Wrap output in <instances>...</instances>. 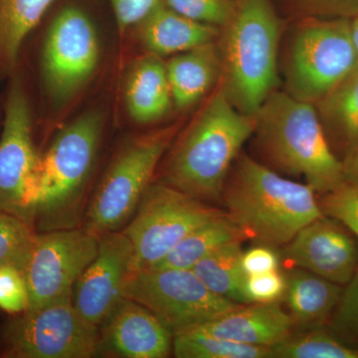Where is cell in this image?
I'll return each instance as SVG.
<instances>
[{"instance_id":"obj_1","label":"cell","mask_w":358,"mask_h":358,"mask_svg":"<svg viewBox=\"0 0 358 358\" xmlns=\"http://www.w3.org/2000/svg\"><path fill=\"white\" fill-rule=\"evenodd\" d=\"M255 131V117L238 110L220 85L178 138L164 183L207 203L221 201L226 178Z\"/></svg>"},{"instance_id":"obj_2","label":"cell","mask_w":358,"mask_h":358,"mask_svg":"<svg viewBox=\"0 0 358 358\" xmlns=\"http://www.w3.org/2000/svg\"><path fill=\"white\" fill-rule=\"evenodd\" d=\"M317 195L307 183L289 180L240 152L226 178L222 201L250 240L278 249L324 215Z\"/></svg>"},{"instance_id":"obj_3","label":"cell","mask_w":358,"mask_h":358,"mask_svg":"<svg viewBox=\"0 0 358 358\" xmlns=\"http://www.w3.org/2000/svg\"><path fill=\"white\" fill-rule=\"evenodd\" d=\"M219 29V85L238 110L255 115L280 85L278 7L274 0H233L229 18Z\"/></svg>"},{"instance_id":"obj_4","label":"cell","mask_w":358,"mask_h":358,"mask_svg":"<svg viewBox=\"0 0 358 358\" xmlns=\"http://www.w3.org/2000/svg\"><path fill=\"white\" fill-rule=\"evenodd\" d=\"M254 117L257 145L268 167L303 178L319 195L345 182L341 160L329 145L313 103L277 90Z\"/></svg>"},{"instance_id":"obj_5","label":"cell","mask_w":358,"mask_h":358,"mask_svg":"<svg viewBox=\"0 0 358 358\" xmlns=\"http://www.w3.org/2000/svg\"><path fill=\"white\" fill-rule=\"evenodd\" d=\"M357 65L350 20L300 17L282 66L284 91L315 105Z\"/></svg>"},{"instance_id":"obj_6","label":"cell","mask_w":358,"mask_h":358,"mask_svg":"<svg viewBox=\"0 0 358 358\" xmlns=\"http://www.w3.org/2000/svg\"><path fill=\"white\" fill-rule=\"evenodd\" d=\"M103 131L100 113L80 115L39 157L34 182V217L53 222L69 213L86 183Z\"/></svg>"},{"instance_id":"obj_7","label":"cell","mask_w":358,"mask_h":358,"mask_svg":"<svg viewBox=\"0 0 358 358\" xmlns=\"http://www.w3.org/2000/svg\"><path fill=\"white\" fill-rule=\"evenodd\" d=\"M226 211L166 185H150L124 234L133 271L155 267L190 232Z\"/></svg>"},{"instance_id":"obj_8","label":"cell","mask_w":358,"mask_h":358,"mask_svg":"<svg viewBox=\"0 0 358 358\" xmlns=\"http://www.w3.org/2000/svg\"><path fill=\"white\" fill-rule=\"evenodd\" d=\"M100 350L99 327L87 322L68 298L10 320L0 353L9 358H90Z\"/></svg>"},{"instance_id":"obj_9","label":"cell","mask_w":358,"mask_h":358,"mask_svg":"<svg viewBox=\"0 0 358 358\" xmlns=\"http://www.w3.org/2000/svg\"><path fill=\"white\" fill-rule=\"evenodd\" d=\"M124 298L147 308L173 336L239 306L212 293L188 268L131 271Z\"/></svg>"},{"instance_id":"obj_10","label":"cell","mask_w":358,"mask_h":358,"mask_svg":"<svg viewBox=\"0 0 358 358\" xmlns=\"http://www.w3.org/2000/svg\"><path fill=\"white\" fill-rule=\"evenodd\" d=\"M176 131L164 129L122 148L90 204L85 229L100 236L115 232L134 215Z\"/></svg>"},{"instance_id":"obj_11","label":"cell","mask_w":358,"mask_h":358,"mask_svg":"<svg viewBox=\"0 0 358 358\" xmlns=\"http://www.w3.org/2000/svg\"><path fill=\"white\" fill-rule=\"evenodd\" d=\"M100 236L87 229L35 235L24 274L29 294L26 310L72 298L80 275L98 253Z\"/></svg>"},{"instance_id":"obj_12","label":"cell","mask_w":358,"mask_h":358,"mask_svg":"<svg viewBox=\"0 0 358 358\" xmlns=\"http://www.w3.org/2000/svg\"><path fill=\"white\" fill-rule=\"evenodd\" d=\"M100 59V41L93 21L76 6H68L52 21L42 54L47 92L62 103L93 76Z\"/></svg>"},{"instance_id":"obj_13","label":"cell","mask_w":358,"mask_h":358,"mask_svg":"<svg viewBox=\"0 0 358 358\" xmlns=\"http://www.w3.org/2000/svg\"><path fill=\"white\" fill-rule=\"evenodd\" d=\"M32 115L23 85L15 79L7 95L0 136V211L26 222L34 218V182L38 166Z\"/></svg>"},{"instance_id":"obj_14","label":"cell","mask_w":358,"mask_h":358,"mask_svg":"<svg viewBox=\"0 0 358 358\" xmlns=\"http://www.w3.org/2000/svg\"><path fill=\"white\" fill-rule=\"evenodd\" d=\"M134 248L124 232L103 234L98 253L73 289L72 301L90 324L100 327L119 301L133 271Z\"/></svg>"},{"instance_id":"obj_15","label":"cell","mask_w":358,"mask_h":358,"mask_svg":"<svg viewBox=\"0 0 358 358\" xmlns=\"http://www.w3.org/2000/svg\"><path fill=\"white\" fill-rule=\"evenodd\" d=\"M280 255L292 267L310 271L343 287L358 270L357 238L343 224L326 215L301 228L282 247Z\"/></svg>"},{"instance_id":"obj_16","label":"cell","mask_w":358,"mask_h":358,"mask_svg":"<svg viewBox=\"0 0 358 358\" xmlns=\"http://www.w3.org/2000/svg\"><path fill=\"white\" fill-rule=\"evenodd\" d=\"M100 327L101 350L107 348L119 357L164 358L173 350L171 331L147 308L127 298Z\"/></svg>"},{"instance_id":"obj_17","label":"cell","mask_w":358,"mask_h":358,"mask_svg":"<svg viewBox=\"0 0 358 358\" xmlns=\"http://www.w3.org/2000/svg\"><path fill=\"white\" fill-rule=\"evenodd\" d=\"M190 329L244 345L272 348L286 338L294 327L281 303H251Z\"/></svg>"},{"instance_id":"obj_18","label":"cell","mask_w":358,"mask_h":358,"mask_svg":"<svg viewBox=\"0 0 358 358\" xmlns=\"http://www.w3.org/2000/svg\"><path fill=\"white\" fill-rule=\"evenodd\" d=\"M166 68L174 107L192 109L220 84L222 62L217 42L176 54Z\"/></svg>"},{"instance_id":"obj_19","label":"cell","mask_w":358,"mask_h":358,"mask_svg":"<svg viewBox=\"0 0 358 358\" xmlns=\"http://www.w3.org/2000/svg\"><path fill=\"white\" fill-rule=\"evenodd\" d=\"M141 43L148 53L164 57L217 41L220 29L181 15L162 2L138 23Z\"/></svg>"},{"instance_id":"obj_20","label":"cell","mask_w":358,"mask_h":358,"mask_svg":"<svg viewBox=\"0 0 358 358\" xmlns=\"http://www.w3.org/2000/svg\"><path fill=\"white\" fill-rule=\"evenodd\" d=\"M284 273L286 291L282 301L293 327L301 329L329 324L345 287L301 268Z\"/></svg>"},{"instance_id":"obj_21","label":"cell","mask_w":358,"mask_h":358,"mask_svg":"<svg viewBox=\"0 0 358 358\" xmlns=\"http://www.w3.org/2000/svg\"><path fill=\"white\" fill-rule=\"evenodd\" d=\"M127 109L136 124H150L169 114L173 106L166 63L148 53L134 64L127 79Z\"/></svg>"},{"instance_id":"obj_22","label":"cell","mask_w":358,"mask_h":358,"mask_svg":"<svg viewBox=\"0 0 358 358\" xmlns=\"http://www.w3.org/2000/svg\"><path fill=\"white\" fill-rule=\"evenodd\" d=\"M313 106L329 145L343 160L358 141V65Z\"/></svg>"},{"instance_id":"obj_23","label":"cell","mask_w":358,"mask_h":358,"mask_svg":"<svg viewBox=\"0 0 358 358\" xmlns=\"http://www.w3.org/2000/svg\"><path fill=\"white\" fill-rule=\"evenodd\" d=\"M247 240H250L248 233L226 211L190 232L152 268L192 270L195 264L221 247Z\"/></svg>"},{"instance_id":"obj_24","label":"cell","mask_w":358,"mask_h":358,"mask_svg":"<svg viewBox=\"0 0 358 358\" xmlns=\"http://www.w3.org/2000/svg\"><path fill=\"white\" fill-rule=\"evenodd\" d=\"M55 0H0V67L13 69L23 42Z\"/></svg>"},{"instance_id":"obj_25","label":"cell","mask_w":358,"mask_h":358,"mask_svg":"<svg viewBox=\"0 0 358 358\" xmlns=\"http://www.w3.org/2000/svg\"><path fill=\"white\" fill-rule=\"evenodd\" d=\"M242 243H230L216 250L193 266L192 270L212 293L245 305V275L241 267Z\"/></svg>"},{"instance_id":"obj_26","label":"cell","mask_w":358,"mask_h":358,"mask_svg":"<svg viewBox=\"0 0 358 358\" xmlns=\"http://www.w3.org/2000/svg\"><path fill=\"white\" fill-rule=\"evenodd\" d=\"M271 352L272 358H358V346L338 336L329 324L293 331Z\"/></svg>"},{"instance_id":"obj_27","label":"cell","mask_w":358,"mask_h":358,"mask_svg":"<svg viewBox=\"0 0 358 358\" xmlns=\"http://www.w3.org/2000/svg\"><path fill=\"white\" fill-rule=\"evenodd\" d=\"M173 350L178 358H272L271 348L244 345L192 329L173 336Z\"/></svg>"},{"instance_id":"obj_28","label":"cell","mask_w":358,"mask_h":358,"mask_svg":"<svg viewBox=\"0 0 358 358\" xmlns=\"http://www.w3.org/2000/svg\"><path fill=\"white\" fill-rule=\"evenodd\" d=\"M35 235L29 223L0 211V268L13 266L23 273Z\"/></svg>"},{"instance_id":"obj_29","label":"cell","mask_w":358,"mask_h":358,"mask_svg":"<svg viewBox=\"0 0 358 358\" xmlns=\"http://www.w3.org/2000/svg\"><path fill=\"white\" fill-rule=\"evenodd\" d=\"M319 202L322 213L343 224L358 241V186L345 181L320 195Z\"/></svg>"},{"instance_id":"obj_30","label":"cell","mask_w":358,"mask_h":358,"mask_svg":"<svg viewBox=\"0 0 358 358\" xmlns=\"http://www.w3.org/2000/svg\"><path fill=\"white\" fill-rule=\"evenodd\" d=\"M288 13L300 17L346 18L358 14V0H274Z\"/></svg>"},{"instance_id":"obj_31","label":"cell","mask_w":358,"mask_h":358,"mask_svg":"<svg viewBox=\"0 0 358 358\" xmlns=\"http://www.w3.org/2000/svg\"><path fill=\"white\" fill-rule=\"evenodd\" d=\"M164 4L196 22L220 28L232 11L233 0H164Z\"/></svg>"},{"instance_id":"obj_32","label":"cell","mask_w":358,"mask_h":358,"mask_svg":"<svg viewBox=\"0 0 358 358\" xmlns=\"http://www.w3.org/2000/svg\"><path fill=\"white\" fill-rule=\"evenodd\" d=\"M329 327L348 343L358 346V270L343 288Z\"/></svg>"},{"instance_id":"obj_33","label":"cell","mask_w":358,"mask_h":358,"mask_svg":"<svg viewBox=\"0 0 358 358\" xmlns=\"http://www.w3.org/2000/svg\"><path fill=\"white\" fill-rule=\"evenodd\" d=\"M29 305L24 274L13 266L0 268V308L9 313H22Z\"/></svg>"},{"instance_id":"obj_34","label":"cell","mask_w":358,"mask_h":358,"mask_svg":"<svg viewBox=\"0 0 358 358\" xmlns=\"http://www.w3.org/2000/svg\"><path fill=\"white\" fill-rule=\"evenodd\" d=\"M286 291V278L281 270L245 278L244 296L247 303H282Z\"/></svg>"},{"instance_id":"obj_35","label":"cell","mask_w":358,"mask_h":358,"mask_svg":"<svg viewBox=\"0 0 358 358\" xmlns=\"http://www.w3.org/2000/svg\"><path fill=\"white\" fill-rule=\"evenodd\" d=\"M281 255L273 247L257 245L242 253L241 267L245 275L265 274L280 270Z\"/></svg>"},{"instance_id":"obj_36","label":"cell","mask_w":358,"mask_h":358,"mask_svg":"<svg viewBox=\"0 0 358 358\" xmlns=\"http://www.w3.org/2000/svg\"><path fill=\"white\" fill-rule=\"evenodd\" d=\"M121 29L138 24L164 0H110Z\"/></svg>"},{"instance_id":"obj_37","label":"cell","mask_w":358,"mask_h":358,"mask_svg":"<svg viewBox=\"0 0 358 358\" xmlns=\"http://www.w3.org/2000/svg\"><path fill=\"white\" fill-rule=\"evenodd\" d=\"M345 182L358 186V141L341 160Z\"/></svg>"},{"instance_id":"obj_38","label":"cell","mask_w":358,"mask_h":358,"mask_svg":"<svg viewBox=\"0 0 358 358\" xmlns=\"http://www.w3.org/2000/svg\"><path fill=\"white\" fill-rule=\"evenodd\" d=\"M350 30H352L353 43L358 54V14L350 20Z\"/></svg>"}]
</instances>
